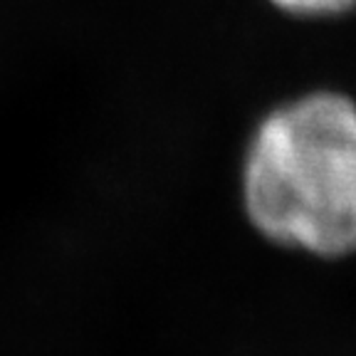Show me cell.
Returning a JSON list of instances; mask_svg holds the SVG:
<instances>
[{"label":"cell","mask_w":356,"mask_h":356,"mask_svg":"<svg viewBox=\"0 0 356 356\" xmlns=\"http://www.w3.org/2000/svg\"><path fill=\"white\" fill-rule=\"evenodd\" d=\"M235 218L307 265L356 262V92L312 79L257 106L235 144Z\"/></svg>","instance_id":"obj_1"},{"label":"cell","mask_w":356,"mask_h":356,"mask_svg":"<svg viewBox=\"0 0 356 356\" xmlns=\"http://www.w3.org/2000/svg\"><path fill=\"white\" fill-rule=\"evenodd\" d=\"M277 20L302 28H334L356 15V0H262Z\"/></svg>","instance_id":"obj_2"}]
</instances>
